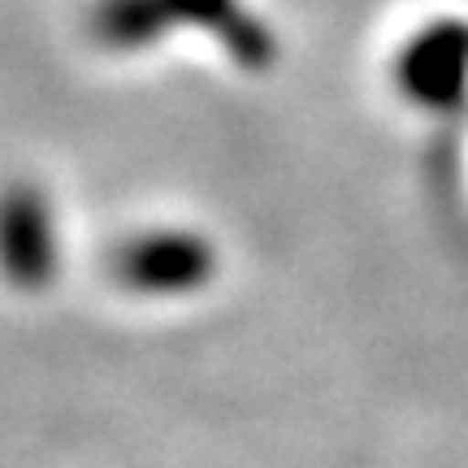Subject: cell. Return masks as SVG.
<instances>
[{
  "label": "cell",
  "instance_id": "6da1fadb",
  "mask_svg": "<svg viewBox=\"0 0 468 468\" xmlns=\"http://www.w3.org/2000/svg\"><path fill=\"white\" fill-rule=\"evenodd\" d=\"M395 83L430 113H455L468 101V22L438 17L403 44Z\"/></svg>",
  "mask_w": 468,
  "mask_h": 468
},
{
  "label": "cell",
  "instance_id": "7a4b0ae2",
  "mask_svg": "<svg viewBox=\"0 0 468 468\" xmlns=\"http://www.w3.org/2000/svg\"><path fill=\"white\" fill-rule=\"evenodd\" d=\"M208 269V251L186 239H152L131 256V278L144 286H186L200 282Z\"/></svg>",
  "mask_w": 468,
  "mask_h": 468
},
{
  "label": "cell",
  "instance_id": "3957f363",
  "mask_svg": "<svg viewBox=\"0 0 468 468\" xmlns=\"http://www.w3.org/2000/svg\"><path fill=\"white\" fill-rule=\"evenodd\" d=\"M31 243H48V234H44V213H39V204L31 196H17V200L5 204V213H0V251H5V265L17 269V278H35L39 269L48 265V261H39L44 251H35Z\"/></svg>",
  "mask_w": 468,
  "mask_h": 468
}]
</instances>
